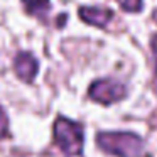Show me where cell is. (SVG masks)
Segmentation results:
<instances>
[{"label":"cell","instance_id":"1","mask_svg":"<svg viewBox=\"0 0 157 157\" xmlns=\"http://www.w3.org/2000/svg\"><path fill=\"white\" fill-rule=\"evenodd\" d=\"M96 144L115 157H139L144 152V140L133 132H100Z\"/></svg>","mask_w":157,"mask_h":157},{"label":"cell","instance_id":"2","mask_svg":"<svg viewBox=\"0 0 157 157\" xmlns=\"http://www.w3.org/2000/svg\"><path fill=\"white\" fill-rule=\"evenodd\" d=\"M54 140L66 155H81L85 147V130L81 123L66 117H58L54 122Z\"/></svg>","mask_w":157,"mask_h":157},{"label":"cell","instance_id":"3","mask_svg":"<svg viewBox=\"0 0 157 157\" xmlns=\"http://www.w3.org/2000/svg\"><path fill=\"white\" fill-rule=\"evenodd\" d=\"M88 96L98 103H103V105H112V103H117L125 98L127 88L125 85H122L117 79L103 78V79H96L90 85Z\"/></svg>","mask_w":157,"mask_h":157},{"label":"cell","instance_id":"4","mask_svg":"<svg viewBox=\"0 0 157 157\" xmlns=\"http://www.w3.org/2000/svg\"><path fill=\"white\" fill-rule=\"evenodd\" d=\"M14 71L24 83H32L39 71V63L31 52L22 51L14 59Z\"/></svg>","mask_w":157,"mask_h":157},{"label":"cell","instance_id":"5","mask_svg":"<svg viewBox=\"0 0 157 157\" xmlns=\"http://www.w3.org/2000/svg\"><path fill=\"white\" fill-rule=\"evenodd\" d=\"M78 15L83 22L95 27H106L113 19V10L105 7H79Z\"/></svg>","mask_w":157,"mask_h":157},{"label":"cell","instance_id":"6","mask_svg":"<svg viewBox=\"0 0 157 157\" xmlns=\"http://www.w3.org/2000/svg\"><path fill=\"white\" fill-rule=\"evenodd\" d=\"M25 10L31 15L44 21L48 12L51 10V0H22Z\"/></svg>","mask_w":157,"mask_h":157},{"label":"cell","instance_id":"7","mask_svg":"<svg viewBox=\"0 0 157 157\" xmlns=\"http://www.w3.org/2000/svg\"><path fill=\"white\" fill-rule=\"evenodd\" d=\"M120 5L125 12H140L144 9V0H120Z\"/></svg>","mask_w":157,"mask_h":157},{"label":"cell","instance_id":"8","mask_svg":"<svg viewBox=\"0 0 157 157\" xmlns=\"http://www.w3.org/2000/svg\"><path fill=\"white\" fill-rule=\"evenodd\" d=\"M150 49L154 54V86H155V93H157V34H154L150 37Z\"/></svg>","mask_w":157,"mask_h":157},{"label":"cell","instance_id":"9","mask_svg":"<svg viewBox=\"0 0 157 157\" xmlns=\"http://www.w3.org/2000/svg\"><path fill=\"white\" fill-rule=\"evenodd\" d=\"M9 135V117L5 110L0 106V140Z\"/></svg>","mask_w":157,"mask_h":157},{"label":"cell","instance_id":"10","mask_svg":"<svg viewBox=\"0 0 157 157\" xmlns=\"http://www.w3.org/2000/svg\"><path fill=\"white\" fill-rule=\"evenodd\" d=\"M66 22V14H63L61 17H58V25H64Z\"/></svg>","mask_w":157,"mask_h":157},{"label":"cell","instance_id":"11","mask_svg":"<svg viewBox=\"0 0 157 157\" xmlns=\"http://www.w3.org/2000/svg\"><path fill=\"white\" fill-rule=\"evenodd\" d=\"M152 19H154V22H155V24H157V9H155V10H154V14H152Z\"/></svg>","mask_w":157,"mask_h":157}]
</instances>
